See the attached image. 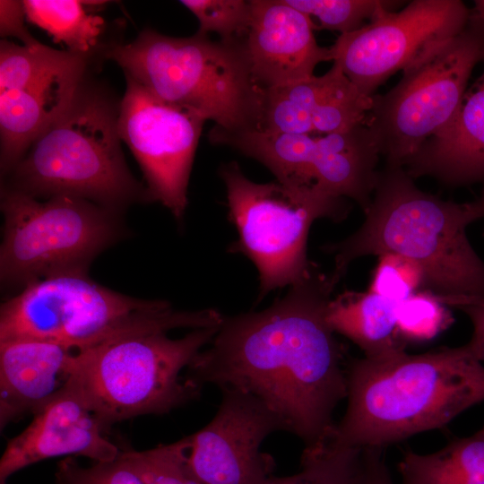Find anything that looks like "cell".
Segmentation results:
<instances>
[{
    "label": "cell",
    "instance_id": "cell-3",
    "mask_svg": "<svg viewBox=\"0 0 484 484\" xmlns=\"http://www.w3.org/2000/svg\"><path fill=\"white\" fill-rule=\"evenodd\" d=\"M348 406L328 441L384 448L441 428L484 401V366L463 346L347 364Z\"/></svg>",
    "mask_w": 484,
    "mask_h": 484
},
{
    "label": "cell",
    "instance_id": "cell-32",
    "mask_svg": "<svg viewBox=\"0 0 484 484\" xmlns=\"http://www.w3.org/2000/svg\"><path fill=\"white\" fill-rule=\"evenodd\" d=\"M56 480L65 484H145L125 451L113 461L97 462L90 468H82L70 458L63 460Z\"/></svg>",
    "mask_w": 484,
    "mask_h": 484
},
{
    "label": "cell",
    "instance_id": "cell-7",
    "mask_svg": "<svg viewBox=\"0 0 484 484\" xmlns=\"http://www.w3.org/2000/svg\"><path fill=\"white\" fill-rule=\"evenodd\" d=\"M219 327L179 339L135 333L78 350L72 381L104 429L136 416L168 413L199 394L180 373Z\"/></svg>",
    "mask_w": 484,
    "mask_h": 484
},
{
    "label": "cell",
    "instance_id": "cell-23",
    "mask_svg": "<svg viewBox=\"0 0 484 484\" xmlns=\"http://www.w3.org/2000/svg\"><path fill=\"white\" fill-rule=\"evenodd\" d=\"M87 1L26 0L22 1L26 19L46 30L56 42L68 51L91 56L99 47L104 29L101 17L87 13Z\"/></svg>",
    "mask_w": 484,
    "mask_h": 484
},
{
    "label": "cell",
    "instance_id": "cell-38",
    "mask_svg": "<svg viewBox=\"0 0 484 484\" xmlns=\"http://www.w3.org/2000/svg\"><path fill=\"white\" fill-rule=\"evenodd\" d=\"M0 484H6V483L5 482H0ZM56 484H65V483L56 480Z\"/></svg>",
    "mask_w": 484,
    "mask_h": 484
},
{
    "label": "cell",
    "instance_id": "cell-12",
    "mask_svg": "<svg viewBox=\"0 0 484 484\" xmlns=\"http://www.w3.org/2000/svg\"><path fill=\"white\" fill-rule=\"evenodd\" d=\"M125 80L119 136L141 167L149 199L161 203L179 220L187 206V185L206 119L159 99L128 75Z\"/></svg>",
    "mask_w": 484,
    "mask_h": 484
},
{
    "label": "cell",
    "instance_id": "cell-28",
    "mask_svg": "<svg viewBox=\"0 0 484 484\" xmlns=\"http://www.w3.org/2000/svg\"><path fill=\"white\" fill-rule=\"evenodd\" d=\"M452 322L446 305L429 290H421L398 304L397 329L405 342L430 340Z\"/></svg>",
    "mask_w": 484,
    "mask_h": 484
},
{
    "label": "cell",
    "instance_id": "cell-2",
    "mask_svg": "<svg viewBox=\"0 0 484 484\" xmlns=\"http://www.w3.org/2000/svg\"><path fill=\"white\" fill-rule=\"evenodd\" d=\"M364 212L356 232L323 247L334 257L330 277L335 287L354 260L394 253L422 267L426 290L446 306L484 302V261L466 233L476 221L469 202L424 192L403 167L385 165Z\"/></svg>",
    "mask_w": 484,
    "mask_h": 484
},
{
    "label": "cell",
    "instance_id": "cell-24",
    "mask_svg": "<svg viewBox=\"0 0 484 484\" xmlns=\"http://www.w3.org/2000/svg\"><path fill=\"white\" fill-rule=\"evenodd\" d=\"M324 92L312 117L313 134H329L367 125L372 98L363 94L333 65Z\"/></svg>",
    "mask_w": 484,
    "mask_h": 484
},
{
    "label": "cell",
    "instance_id": "cell-15",
    "mask_svg": "<svg viewBox=\"0 0 484 484\" xmlns=\"http://www.w3.org/2000/svg\"><path fill=\"white\" fill-rule=\"evenodd\" d=\"M250 8L239 42L260 88L310 78L318 64L332 61L330 48L317 44L309 17L285 0H251Z\"/></svg>",
    "mask_w": 484,
    "mask_h": 484
},
{
    "label": "cell",
    "instance_id": "cell-9",
    "mask_svg": "<svg viewBox=\"0 0 484 484\" xmlns=\"http://www.w3.org/2000/svg\"><path fill=\"white\" fill-rule=\"evenodd\" d=\"M1 210L0 279L9 289L87 272L123 233L119 212L69 195L40 200L2 187Z\"/></svg>",
    "mask_w": 484,
    "mask_h": 484
},
{
    "label": "cell",
    "instance_id": "cell-22",
    "mask_svg": "<svg viewBox=\"0 0 484 484\" xmlns=\"http://www.w3.org/2000/svg\"><path fill=\"white\" fill-rule=\"evenodd\" d=\"M328 82L321 76L261 89L254 130L273 134H313L312 117Z\"/></svg>",
    "mask_w": 484,
    "mask_h": 484
},
{
    "label": "cell",
    "instance_id": "cell-31",
    "mask_svg": "<svg viewBox=\"0 0 484 484\" xmlns=\"http://www.w3.org/2000/svg\"><path fill=\"white\" fill-rule=\"evenodd\" d=\"M421 290H426V275L419 264L394 253L378 255L369 291L400 303Z\"/></svg>",
    "mask_w": 484,
    "mask_h": 484
},
{
    "label": "cell",
    "instance_id": "cell-4",
    "mask_svg": "<svg viewBox=\"0 0 484 484\" xmlns=\"http://www.w3.org/2000/svg\"><path fill=\"white\" fill-rule=\"evenodd\" d=\"M120 101L87 79L59 117L31 143L3 187L44 200L86 199L120 212L147 198L120 145Z\"/></svg>",
    "mask_w": 484,
    "mask_h": 484
},
{
    "label": "cell",
    "instance_id": "cell-18",
    "mask_svg": "<svg viewBox=\"0 0 484 484\" xmlns=\"http://www.w3.org/2000/svg\"><path fill=\"white\" fill-rule=\"evenodd\" d=\"M483 71L467 88L452 120L404 164L414 179L431 177L458 187L484 185Z\"/></svg>",
    "mask_w": 484,
    "mask_h": 484
},
{
    "label": "cell",
    "instance_id": "cell-11",
    "mask_svg": "<svg viewBox=\"0 0 484 484\" xmlns=\"http://www.w3.org/2000/svg\"><path fill=\"white\" fill-rule=\"evenodd\" d=\"M471 9L460 0H413L399 12L385 9L359 30L340 34L331 58L365 95L403 71L434 46L459 34Z\"/></svg>",
    "mask_w": 484,
    "mask_h": 484
},
{
    "label": "cell",
    "instance_id": "cell-19",
    "mask_svg": "<svg viewBox=\"0 0 484 484\" xmlns=\"http://www.w3.org/2000/svg\"><path fill=\"white\" fill-rule=\"evenodd\" d=\"M89 56L30 85L0 91V164L5 177L66 108L87 79Z\"/></svg>",
    "mask_w": 484,
    "mask_h": 484
},
{
    "label": "cell",
    "instance_id": "cell-36",
    "mask_svg": "<svg viewBox=\"0 0 484 484\" xmlns=\"http://www.w3.org/2000/svg\"><path fill=\"white\" fill-rule=\"evenodd\" d=\"M471 203L477 220H484V185L480 195Z\"/></svg>",
    "mask_w": 484,
    "mask_h": 484
},
{
    "label": "cell",
    "instance_id": "cell-8",
    "mask_svg": "<svg viewBox=\"0 0 484 484\" xmlns=\"http://www.w3.org/2000/svg\"><path fill=\"white\" fill-rule=\"evenodd\" d=\"M220 176L226 188L229 218L238 233L229 251L246 255L255 265L259 301L307 274L313 264L307 259V237L315 220L341 221L350 212L346 199L317 186L254 182L235 161L222 165Z\"/></svg>",
    "mask_w": 484,
    "mask_h": 484
},
{
    "label": "cell",
    "instance_id": "cell-17",
    "mask_svg": "<svg viewBox=\"0 0 484 484\" xmlns=\"http://www.w3.org/2000/svg\"><path fill=\"white\" fill-rule=\"evenodd\" d=\"M78 350L39 340L0 341V428L33 414L69 383Z\"/></svg>",
    "mask_w": 484,
    "mask_h": 484
},
{
    "label": "cell",
    "instance_id": "cell-33",
    "mask_svg": "<svg viewBox=\"0 0 484 484\" xmlns=\"http://www.w3.org/2000/svg\"><path fill=\"white\" fill-rule=\"evenodd\" d=\"M26 13L22 1H0V34L1 37H15L24 46L33 47L39 44L25 26Z\"/></svg>",
    "mask_w": 484,
    "mask_h": 484
},
{
    "label": "cell",
    "instance_id": "cell-25",
    "mask_svg": "<svg viewBox=\"0 0 484 484\" xmlns=\"http://www.w3.org/2000/svg\"><path fill=\"white\" fill-rule=\"evenodd\" d=\"M84 56H88L56 50L41 43L27 47L2 39L0 91L24 88L72 65Z\"/></svg>",
    "mask_w": 484,
    "mask_h": 484
},
{
    "label": "cell",
    "instance_id": "cell-10",
    "mask_svg": "<svg viewBox=\"0 0 484 484\" xmlns=\"http://www.w3.org/2000/svg\"><path fill=\"white\" fill-rule=\"evenodd\" d=\"M483 61L484 24L471 12L459 34L425 52L388 92L373 96L367 126L385 165L403 167L452 120Z\"/></svg>",
    "mask_w": 484,
    "mask_h": 484
},
{
    "label": "cell",
    "instance_id": "cell-35",
    "mask_svg": "<svg viewBox=\"0 0 484 484\" xmlns=\"http://www.w3.org/2000/svg\"><path fill=\"white\" fill-rule=\"evenodd\" d=\"M470 318L473 331L471 340L463 346L479 361L484 360V302L462 305L457 307Z\"/></svg>",
    "mask_w": 484,
    "mask_h": 484
},
{
    "label": "cell",
    "instance_id": "cell-39",
    "mask_svg": "<svg viewBox=\"0 0 484 484\" xmlns=\"http://www.w3.org/2000/svg\"><path fill=\"white\" fill-rule=\"evenodd\" d=\"M484 234V233H483Z\"/></svg>",
    "mask_w": 484,
    "mask_h": 484
},
{
    "label": "cell",
    "instance_id": "cell-14",
    "mask_svg": "<svg viewBox=\"0 0 484 484\" xmlns=\"http://www.w3.org/2000/svg\"><path fill=\"white\" fill-rule=\"evenodd\" d=\"M30 423L9 440L0 459V482L38 462L67 454L110 462L120 451L72 381L33 414Z\"/></svg>",
    "mask_w": 484,
    "mask_h": 484
},
{
    "label": "cell",
    "instance_id": "cell-5",
    "mask_svg": "<svg viewBox=\"0 0 484 484\" xmlns=\"http://www.w3.org/2000/svg\"><path fill=\"white\" fill-rule=\"evenodd\" d=\"M213 308L180 310L165 300L129 297L87 272L49 276L22 288L0 308V341L31 339L82 350L135 333L213 327Z\"/></svg>",
    "mask_w": 484,
    "mask_h": 484
},
{
    "label": "cell",
    "instance_id": "cell-27",
    "mask_svg": "<svg viewBox=\"0 0 484 484\" xmlns=\"http://www.w3.org/2000/svg\"><path fill=\"white\" fill-rule=\"evenodd\" d=\"M312 22L314 30H330L341 34L355 31L381 11L394 5L381 0H285Z\"/></svg>",
    "mask_w": 484,
    "mask_h": 484
},
{
    "label": "cell",
    "instance_id": "cell-20",
    "mask_svg": "<svg viewBox=\"0 0 484 484\" xmlns=\"http://www.w3.org/2000/svg\"><path fill=\"white\" fill-rule=\"evenodd\" d=\"M397 302L367 290L344 291L331 298L326 319L364 352L366 359L383 360L405 351L397 329Z\"/></svg>",
    "mask_w": 484,
    "mask_h": 484
},
{
    "label": "cell",
    "instance_id": "cell-13",
    "mask_svg": "<svg viewBox=\"0 0 484 484\" xmlns=\"http://www.w3.org/2000/svg\"><path fill=\"white\" fill-rule=\"evenodd\" d=\"M220 391L213 419L189 436V475L195 484H262L275 464L261 444L274 431H287L286 426L257 397L234 388Z\"/></svg>",
    "mask_w": 484,
    "mask_h": 484
},
{
    "label": "cell",
    "instance_id": "cell-16",
    "mask_svg": "<svg viewBox=\"0 0 484 484\" xmlns=\"http://www.w3.org/2000/svg\"><path fill=\"white\" fill-rule=\"evenodd\" d=\"M366 125L329 134H299L292 158L290 186H317L355 201L365 212L372 201L380 157Z\"/></svg>",
    "mask_w": 484,
    "mask_h": 484
},
{
    "label": "cell",
    "instance_id": "cell-6",
    "mask_svg": "<svg viewBox=\"0 0 484 484\" xmlns=\"http://www.w3.org/2000/svg\"><path fill=\"white\" fill-rule=\"evenodd\" d=\"M105 54L151 95L212 120L218 131L255 126L262 88L252 78L239 41H213L199 32L174 38L145 29Z\"/></svg>",
    "mask_w": 484,
    "mask_h": 484
},
{
    "label": "cell",
    "instance_id": "cell-29",
    "mask_svg": "<svg viewBox=\"0 0 484 484\" xmlns=\"http://www.w3.org/2000/svg\"><path fill=\"white\" fill-rule=\"evenodd\" d=\"M189 436L145 451H125L145 484H195L188 472Z\"/></svg>",
    "mask_w": 484,
    "mask_h": 484
},
{
    "label": "cell",
    "instance_id": "cell-37",
    "mask_svg": "<svg viewBox=\"0 0 484 484\" xmlns=\"http://www.w3.org/2000/svg\"><path fill=\"white\" fill-rule=\"evenodd\" d=\"M471 14L484 24V0H475L474 6L471 9Z\"/></svg>",
    "mask_w": 484,
    "mask_h": 484
},
{
    "label": "cell",
    "instance_id": "cell-1",
    "mask_svg": "<svg viewBox=\"0 0 484 484\" xmlns=\"http://www.w3.org/2000/svg\"><path fill=\"white\" fill-rule=\"evenodd\" d=\"M334 289L330 274L312 264L269 307L224 316L186 380L199 389L212 384L250 393L306 446L324 444L333 410L348 395L346 350L326 319Z\"/></svg>",
    "mask_w": 484,
    "mask_h": 484
},
{
    "label": "cell",
    "instance_id": "cell-34",
    "mask_svg": "<svg viewBox=\"0 0 484 484\" xmlns=\"http://www.w3.org/2000/svg\"><path fill=\"white\" fill-rule=\"evenodd\" d=\"M382 449L378 447L362 449L357 484H394L385 464Z\"/></svg>",
    "mask_w": 484,
    "mask_h": 484
},
{
    "label": "cell",
    "instance_id": "cell-21",
    "mask_svg": "<svg viewBox=\"0 0 484 484\" xmlns=\"http://www.w3.org/2000/svg\"><path fill=\"white\" fill-rule=\"evenodd\" d=\"M398 469L402 484H484V426L432 454L409 450Z\"/></svg>",
    "mask_w": 484,
    "mask_h": 484
},
{
    "label": "cell",
    "instance_id": "cell-26",
    "mask_svg": "<svg viewBox=\"0 0 484 484\" xmlns=\"http://www.w3.org/2000/svg\"><path fill=\"white\" fill-rule=\"evenodd\" d=\"M362 449L339 446L330 441L306 446L301 471L288 477H269L262 484H357Z\"/></svg>",
    "mask_w": 484,
    "mask_h": 484
},
{
    "label": "cell",
    "instance_id": "cell-30",
    "mask_svg": "<svg viewBox=\"0 0 484 484\" xmlns=\"http://www.w3.org/2000/svg\"><path fill=\"white\" fill-rule=\"evenodd\" d=\"M180 3L192 12L199 22L197 32H214L223 42L239 41L246 34L250 21V1L244 0H183Z\"/></svg>",
    "mask_w": 484,
    "mask_h": 484
}]
</instances>
